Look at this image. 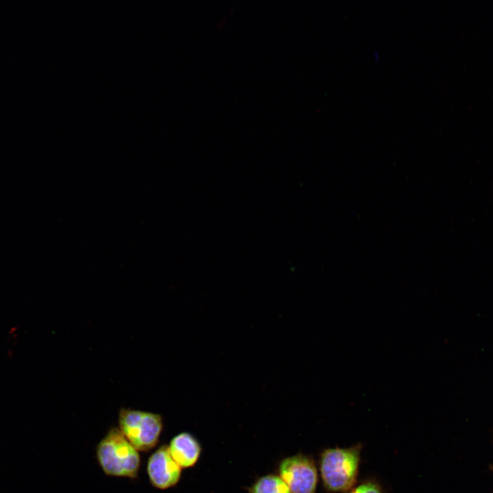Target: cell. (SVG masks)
Segmentation results:
<instances>
[{
	"mask_svg": "<svg viewBox=\"0 0 493 493\" xmlns=\"http://www.w3.org/2000/svg\"><path fill=\"white\" fill-rule=\"evenodd\" d=\"M361 444L329 448L320 456L319 468L325 488L329 492H346L355 485L359 471Z\"/></svg>",
	"mask_w": 493,
	"mask_h": 493,
	"instance_id": "obj_1",
	"label": "cell"
},
{
	"mask_svg": "<svg viewBox=\"0 0 493 493\" xmlns=\"http://www.w3.org/2000/svg\"><path fill=\"white\" fill-rule=\"evenodd\" d=\"M96 454L105 475L131 479L138 477L140 464L139 453L119 429L112 427L108 431L97 444Z\"/></svg>",
	"mask_w": 493,
	"mask_h": 493,
	"instance_id": "obj_2",
	"label": "cell"
},
{
	"mask_svg": "<svg viewBox=\"0 0 493 493\" xmlns=\"http://www.w3.org/2000/svg\"><path fill=\"white\" fill-rule=\"evenodd\" d=\"M118 427L138 451L147 452L158 443L163 420L158 414L122 408L118 413Z\"/></svg>",
	"mask_w": 493,
	"mask_h": 493,
	"instance_id": "obj_3",
	"label": "cell"
},
{
	"mask_svg": "<svg viewBox=\"0 0 493 493\" xmlns=\"http://www.w3.org/2000/svg\"><path fill=\"white\" fill-rule=\"evenodd\" d=\"M279 472L292 493H316L318 472L310 457L296 454L286 457L279 464Z\"/></svg>",
	"mask_w": 493,
	"mask_h": 493,
	"instance_id": "obj_4",
	"label": "cell"
},
{
	"mask_svg": "<svg viewBox=\"0 0 493 493\" xmlns=\"http://www.w3.org/2000/svg\"><path fill=\"white\" fill-rule=\"evenodd\" d=\"M147 470L151 485L160 490L175 486L181 475V468L173 459L166 444L149 457Z\"/></svg>",
	"mask_w": 493,
	"mask_h": 493,
	"instance_id": "obj_5",
	"label": "cell"
},
{
	"mask_svg": "<svg viewBox=\"0 0 493 493\" xmlns=\"http://www.w3.org/2000/svg\"><path fill=\"white\" fill-rule=\"evenodd\" d=\"M168 448L172 457L181 468L195 465L201 453L199 442L188 432H182L174 436Z\"/></svg>",
	"mask_w": 493,
	"mask_h": 493,
	"instance_id": "obj_6",
	"label": "cell"
},
{
	"mask_svg": "<svg viewBox=\"0 0 493 493\" xmlns=\"http://www.w3.org/2000/svg\"><path fill=\"white\" fill-rule=\"evenodd\" d=\"M249 491V493H292L283 480L275 475L258 478Z\"/></svg>",
	"mask_w": 493,
	"mask_h": 493,
	"instance_id": "obj_7",
	"label": "cell"
},
{
	"mask_svg": "<svg viewBox=\"0 0 493 493\" xmlns=\"http://www.w3.org/2000/svg\"><path fill=\"white\" fill-rule=\"evenodd\" d=\"M348 493H383L381 487L377 481L370 479L353 488Z\"/></svg>",
	"mask_w": 493,
	"mask_h": 493,
	"instance_id": "obj_8",
	"label": "cell"
}]
</instances>
